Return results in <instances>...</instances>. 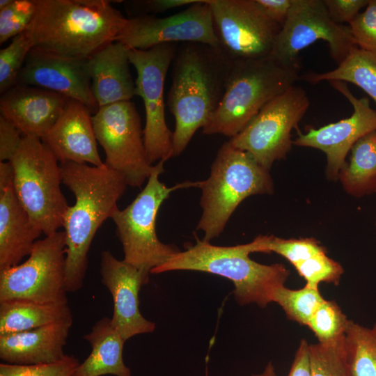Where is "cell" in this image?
Here are the masks:
<instances>
[{"mask_svg": "<svg viewBox=\"0 0 376 376\" xmlns=\"http://www.w3.org/2000/svg\"><path fill=\"white\" fill-rule=\"evenodd\" d=\"M128 51L123 42L115 41L88 58L91 90L98 107L130 101L135 95Z\"/></svg>", "mask_w": 376, "mask_h": 376, "instance_id": "22", "label": "cell"}, {"mask_svg": "<svg viewBox=\"0 0 376 376\" xmlns=\"http://www.w3.org/2000/svg\"><path fill=\"white\" fill-rule=\"evenodd\" d=\"M62 183L74 194L75 203L63 219L65 239V289L76 292L84 284L88 253L101 225L118 209L117 202L128 186L125 178L105 164L60 163Z\"/></svg>", "mask_w": 376, "mask_h": 376, "instance_id": "1", "label": "cell"}, {"mask_svg": "<svg viewBox=\"0 0 376 376\" xmlns=\"http://www.w3.org/2000/svg\"><path fill=\"white\" fill-rule=\"evenodd\" d=\"M9 162L15 192L33 223L45 236L58 231L69 205L61 189L62 171L56 156L40 139L24 136Z\"/></svg>", "mask_w": 376, "mask_h": 376, "instance_id": "8", "label": "cell"}, {"mask_svg": "<svg viewBox=\"0 0 376 376\" xmlns=\"http://www.w3.org/2000/svg\"><path fill=\"white\" fill-rule=\"evenodd\" d=\"M320 40L337 65L357 47L348 25L331 19L324 0H292L270 56L285 63H299V52Z\"/></svg>", "mask_w": 376, "mask_h": 376, "instance_id": "13", "label": "cell"}, {"mask_svg": "<svg viewBox=\"0 0 376 376\" xmlns=\"http://www.w3.org/2000/svg\"><path fill=\"white\" fill-rule=\"evenodd\" d=\"M219 47L231 61L270 56L281 26L255 0H207Z\"/></svg>", "mask_w": 376, "mask_h": 376, "instance_id": "14", "label": "cell"}, {"mask_svg": "<svg viewBox=\"0 0 376 376\" xmlns=\"http://www.w3.org/2000/svg\"><path fill=\"white\" fill-rule=\"evenodd\" d=\"M17 84L29 85L98 109L92 90L88 58L68 57L33 47L21 69Z\"/></svg>", "mask_w": 376, "mask_h": 376, "instance_id": "17", "label": "cell"}, {"mask_svg": "<svg viewBox=\"0 0 376 376\" xmlns=\"http://www.w3.org/2000/svg\"><path fill=\"white\" fill-rule=\"evenodd\" d=\"M162 160L154 165L144 188L125 209L116 210L111 219L124 252L123 260L136 267L148 278L151 271L167 261L180 250L157 237L156 217L162 203L171 192L182 188L198 187L199 181H185L167 187L159 179L164 171Z\"/></svg>", "mask_w": 376, "mask_h": 376, "instance_id": "7", "label": "cell"}, {"mask_svg": "<svg viewBox=\"0 0 376 376\" xmlns=\"http://www.w3.org/2000/svg\"><path fill=\"white\" fill-rule=\"evenodd\" d=\"M344 339L309 344L311 376H352Z\"/></svg>", "mask_w": 376, "mask_h": 376, "instance_id": "30", "label": "cell"}, {"mask_svg": "<svg viewBox=\"0 0 376 376\" xmlns=\"http://www.w3.org/2000/svg\"><path fill=\"white\" fill-rule=\"evenodd\" d=\"M60 163L73 162L101 166L90 109L69 99L55 123L41 139Z\"/></svg>", "mask_w": 376, "mask_h": 376, "instance_id": "20", "label": "cell"}, {"mask_svg": "<svg viewBox=\"0 0 376 376\" xmlns=\"http://www.w3.org/2000/svg\"><path fill=\"white\" fill-rule=\"evenodd\" d=\"M230 63L219 47L197 42L178 47L167 97L175 118L173 157L185 150L197 130L203 128L217 109Z\"/></svg>", "mask_w": 376, "mask_h": 376, "instance_id": "2", "label": "cell"}, {"mask_svg": "<svg viewBox=\"0 0 376 376\" xmlns=\"http://www.w3.org/2000/svg\"><path fill=\"white\" fill-rule=\"evenodd\" d=\"M309 106L306 91L295 84L268 102L228 141L250 154L262 167L269 171L275 161L285 159L291 150V132L298 130V124Z\"/></svg>", "mask_w": 376, "mask_h": 376, "instance_id": "9", "label": "cell"}, {"mask_svg": "<svg viewBox=\"0 0 376 376\" xmlns=\"http://www.w3.org/2000/svg\"><path fill=\"white\" fill-rule=\"evenodd\" d=\"M300 62L285 63L272 56L231 61L224 96L203 133L235 136L268 102L300 79Z\"/></svg>", "mask_w": 376, "mask_h": 376, "instance_id": "5", "label": "cell"}, {"mask_svg": "<svg viewBox=\"0 0 376 376\" xmlns=\"http://www.w3.org/2000/svg\"><path fill=\"white\" fill-rule=\"evenodd\" d=\"M253 252L263 253L261 235L249 243L230 246H215L196 238L194 245L155 267L151 274L191 270L219 275L233 282L238 304L265 307L273 302L276 290L285 285L290 272L281 263L263 265L253 260L249 254Z\"/></svg>", "mask_w": 376, "mask_h": 376, "instance_id": "4", "label": "cell"}, {"mask_svg": "<svg viewBox=\"0 0 376 376\" xmlns=\"http://www.w3.org/2000/svg\"><path fill=\"white\" fill-rule=\"evenodd\" d=\"M349 320L334 301L324 299L310 319L308 327L319 343L334 342L344 336Z\"/></svg>", "mask_w": 376, "mask_h": 376, "instance_id": "31", "label": "cell"}, {"mask_svg": "<svg viewBox=\"0 0 376 376\" xmlns=\"http://www.w3.org/2000/svg\"><path fill=\"white\" fill-rule=\"evenodd\" d=\"M264 253L274 252L288 260L293 266L318 253L327 251L313 237L283 239L274 235H263Z\"/></svg>", "mask_w": 376, "mask_h": 376, "instance_id": "33", "label": "cell"}, {"mask_svg": "<svg viewBox=\"0 0 376 376\" xmlns=\"http://www.w3.org/2000/svg\"><path fill=\"white\" fill-rule=\"evenodd\" d=\"M294 267L306 281V285L315 288L322 282L338 285L344 272L341 265L329 258L327 251L314 255Z\"/></svg>", "mask_w": 376, "mask_h": 376, "instance_id": "34", "label": "cell"}, {"mask_svg": "<svg viewBox=\"0 0 376 376\" xmlns=\"http://www.w3.org/2000/svg\"><path fill=\"white\" fill-rule=\"evenodd\" d=\"M352 104L351 116L318 128L309 127L306 133L297 130L293 145L318 149L327 157L326 175L336 181L346 163V157L355 143L376 130V109L370 107L368 97H356L345 82H329Z\"/></svg>", "mask_w": 376, "mask_h": 376, "instance_id": "16", "label": "cell"}, {"mask_svg": "<svg viewBox=\"0 0 376 376\" xmlns=\"http://www.w3.org/2000/svg\"><path fill=\"white\" fill-rule=\"evenodd\" d=\"M114 1L38 0L24 32L34 48L87 59L117 41L126 18L111 6Z\"/></svg>", "mask_w": 376, "mask_h": 376, "instance_id": "3", "label": "cell"}, {"mask_svg": "<svg viewBox=\"0 0 376 376\" xmlns=\"http://www.w3.org/2000/svg\"><path fill=\"white\" fill-rule=\"evenodd\" d=\"M33 45L23 33L0 50V92L1 94L17 84V77Z\"/></svg>", "mask_w": 376, "mask_h": 376, "instance_id": "32", "label": "cell"}, {"mask_svg": "<svg viewBox=\"0 0 376 376\" xmlns=\"http://www.w3.org/2000/svg\"><path fill=\"white\" fill-rule=\"evenodd\" d=\"M84 338L92 350L73 376H131V370L123 359L125 340L111 324V318L99 320Z\"/></svg>", "mask_w": 376, "mask_h": 376, "instance_id": "24", "label": "cell"}, {"mask_svg": "<svg viewBox=\"0 0 376 376\" xmlns=\"http://www.w3.org/2000/svg\"><path fill=\"white\" fill-rule=\"evenodd\" d=\"M117 41L128 49L147 50L155 46L197 42L219 47L211 8L198 0L185 10L165 17L138 15L125 19Z\"/></svg>", "mask_w": 376, "mask_h": 376, "instance_id": "15", "label": "cell"}, {"mask_svg": "<svg viewBox=\"0 0 376 376\" xmlns=\"http://www.w3.org/2000/svg\"><path fill=\"white\" fill-rule=\"evenodd\" d=\"M12 0H1L0 1V9H2L8 6Z\"/></svg>", "mask_w": 376, "mask_h": 376, "instance_id": "45", "label": "cell"}, {"mask_svg": "<svg viewBox=\"0 0 376 376\" xmlns=\"http://www.w3.org/2000/svg\"><path fill=\"white\" fill-rule=\"evenodd\" d=\"M100 274L113 299L111 324L123 339L126 341L136 335L153 332L155 324L141 315L139 306V292L149 278L109 251L101 254Z\"/></svg>", "mask_w": 376, "mask_h": 376, "instance_id": "18", "label": "cell"}, {"mask_svg": "<svg viewBox=\"0 0 376 376\" xmlns=\"http://www.w3.org/2000/svg\"><path fill=\"white\" fill-rule=\"evenodd\" d=\"M198 0H141L125 1L132 17L163 13L169 10L191 5Z\"/></svg>", "mask_w": 376, "mask_h": 376, "instance_id": "38", "label": "cell"}, {"mask_svg": "<svg viewBox=\"0 0 376 376\" xmlns=\"http://www.w3.org/2000/svg\"><path fill=\"white\" fill-rule=\"evenodd\" d=\"M80 362L74 356L65 355L59 361L32 365L0 364V376H73Z\"/></svg>", "mask_w": 376, "mask_h": 376, "instance_id": "36", "label": "cell"}, {"mask_svg": "<svg viewBox=\"0 0 376 376\" xmlns=\"http://www.w3.org/2000/svg\"><path fill=\"white\" fill-rule=\"evenodd\" d=\"M92 123L97 141L105 152L104 164L120 173L128 186L141 187L154 165L147 156L135 104L123 101L100 107Z\"/></svg>", "mask_w": 376, "mask_h": 376, "instance_id": "10", "label": "cell"}, {"mask_svg": "<svg viewBox=\"0 0 376 376\" xmlns=\"http://www.w3.org/2000/svg\"><path fill=\"white\" fill-rule=\"evenodd\" d=\"M178 47L176 43H166L147 50L128 51L129 61L137 74L135 95L140 96L144 104L146 124L143 136L152 164L173 157V132L166 123L164 89Z\"/></svg>", "mask_w": 376, "mask_h": 376, "instance_id": "11", "label": "cell"}, {"mask_svg": "<svg viewBox=\"0 0 376 376\" xmlns=\"http://www.w3.org/2000/svg\"><path fill=\"white\" fill-rule=\"evenodd\" d=\"M262 11L272 21L283 26L292 5V0H255Z\"/></svg>", "mask_w": 376, "mask_h": 376, "instance_id": "41", "label": "cell"}, {"mask_svg": "<svg viewBox=\"0 0 376 376\" xmlns=\"http://www.w3.org/2000/svg\"><path fill=\"white\" fill-rule=\"evenodd\" d=\"M203 212L196 229L210 242L224 231L240 203L256 194H272L274 182L269 171L248 152L226 141L212 164L209 177L199 181Z\"/></svg>", "mask_w": 376, "mask_h": 376, "instance_id": "6", "label": "cell"}, {"mask_svg": "<svg viewBox=\"0 0 376 376\" xmlns=\"http://www.w3.org/2000/svg\"><path fill=\"white\" fill-rule=\"evenodd\" d=\"M324 300L318 288L306 285L298 290L281 286L276 290L273 297V302L283 308L289 320L306 326Z\"/></svg>", "mask_w": 376, "mask_h": 376, "instance_id": "29", "label": "cell"}, {"mask_svg": "<svg viewBox=\"0 0 376 376\" xmlns=\"http://www.w3.org/2000/svg\"><path fill=\"white\" fill-rule=\"evenodd\" d=\"M338 180L345 191L357 198L376 193V130L359 139Z\"/></svg>", "mask_w": 376, "mask_h": 376, "instance_id": "26", "label": "cell"}, {"mask_svg": "<svg viewBox=\"0 0 376 376\" xmlns=\"http://www.w3.org/2000/svg\"><path fill=\"white\" fill-rule=\"evenodd\" d=\"M18 129L0 115V162H9L18 150L23 136Z\"/></svg>", "mask_w": 376, "mask_h": 376, "instance_id": "40", "label": "cell"}, {"mask_svg": "<svg viewBox=\"0 0 376 376\" xmlns=\"http://www.w3.org/2000/svg\"><path fill=\"white\" fill-rule=\"evenodd\" d=\"M65 270V233L57 231L37 240L24 263L0 270V301L67 302Z\"/></svg>", "mask_w": 376, "mask_h": 376, "instance_id": "12", "label": "cell"}, {"mask_svg": "<svg viewBox=\"0 0 376 376\" xmlns=\"http://www.w3.org/2000/svg\"><path fill=\"white\" fill-rule=\"evenodd\" d=\"M368 2L369 0H324L331 19L338 24H349Z\"/></svg>", "mask_w": 376, "mask_h": 376, "instance_id": "39", "label": "cell"}, {"mask_svg": "<svg viewBox=\"0 0 376 376\" xmlns=\"http://www.w3.org/2000/svg\"><path fill=\"white\" fill-rule=\"evenodd\" d=\"M348 26L357 47L376 56V0H369Z\"/></svg>", "mask_w": 376, "mask_h": 376, "instance_id": "37", "label": "cell"}, {"mask_svg": "<svg viewBox=\"0 0 376 376\" xmlns=\"http://www.w3.org/2000/svg\"><path fill=\"white\" fill-rule=\"evenodd\" d=\"M69 98L37 86L17 84L0 98L1 115L23 136L42 139L64 111Z\"/></svg>", "mask_w": 376, "mask_h": 376, "instance_id": "19", "label": "cell"}, {"mask_svg": "<svg viewBox=\"0 0 376 376\" xmlns=\"http://www.w3.org/2000/svg\"><path fill=\"white\" fill-rule=\"evenodd\" d=\"M288 376H311L309 344L305 339L300 341Z\"/></svg>", "mask_w": 376, "mask_h": 376, "instance_id": "42", "label": "cell"}, {"mask_svg": "<svg viewBox=\"0 0 376 376\" xmlns=\"http://www.w3.org/2000/svg\"><path fill=\"white\" fill-rule=\"evenodd\" d=\"M14 170L10 162H0V191L13 185Z\"/></svg>", "mask_w": 376, "mask_h": 376, "instance_id": "43", "label": "cell"}, {"mask_svg": "<svg viewBox=\"0 0 376 376\" xmlns=\"http://www.w3.org/2000/svg\"><path fill=\"white\" fill-rule=\"evenodd\" d=\"M300 79L313 84L350 82L361 88L376 104V56L357 47L336 68L324 72L309 71L301 75Z\"/></svg>", "mask_w": 376, "mask_h": 376, "instance_id": "27", "label": "cell"}, {"mask_svg": "<svg viewBox=\"0 0 376 376\" xmlns=\"http://www.w3.org/2000/svg\"><path fill=\"white\" fill-rule=\"evenodd\" d=\"M345 347L352 376H376V322L369 328L349 320Z\"/></svg>", "mask_w": 376, "mask_h": 376, "instance_id": "28", "label": "cell"}, {"mask_svg": "<svg viewBox=\"0 0 376 376\" xmlns=\"http://www.w3.org/2000/svg\"><path fill=\"white\" fill-rule=\"evenodd\" d=\"M251 376H276V373L273 363L270 361L267 364L261 373L253 375Z\"/></svg>", "mask_w": 376, "mask_h": 376, "instance_id": "44", "label": "cell"}, {"mask_svg": "<svg viewBox=\"0 0 376 376\" xmlns=\"http://www.w3.org/2000/svg\"><path fill=\"white\" fill-rule=\"evenodd\" d=\"M38 8V0H12L0 9V44L26 31Z\"/></svg>", "mask_w": 376, "mask_h": 376, "instance_id": "35", "label": "cell"}, {"mask_svg": "<svg viewBox=\"0 0 376 376\" xmlns=\"http://www.w3.org/2000/svg\"><path fill=\"white\" fill-rule=\"evenodd\" d=\"M72 316L33 329L0 335V358L14 365L47 363L65 357Z\"/></svg>", "mask_w": 376, "mask_h": 376, "instance_id": "21", "label": "cell"}, {"mask_svg": "<svg viewBox=\"0 0 376 376\" xmlns=\"http://www.w3.org/2000/svg\"><path fill=\"white\" fill-rule=\"evenodd\" d=\"M42 233L19 203L13 185L0 191V270L29 256Z\"/></svg>", "mask_w": 376, "mask_h": 376, "instance_id": "23", "label": "cell"}, {"mask_svg": "<svg viewBox=\"0 0 376 376\" xmlns=\"http://www.w3.org/2000/svg\"><path fill=\"white\" fill-rule=\"evenodd\" d=\"M72 316L67 302L41 303L24 299L0 301V335L42 327Z\"/></svg>", "mask_w": 376, "mask_h": 376, "instance_id": "25", "label": "cell"}]
</instances>
